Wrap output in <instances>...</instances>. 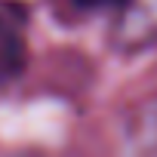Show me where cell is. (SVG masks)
Segmentation results:
<instances>
[{
  "mask_svg": "<svg viewBox=\"0 0 157 157\" xmlns=\"http://www.w3.org/2000/svg\"><path fill=\"white\" fill-rule=\"evenodd\" d=\"M111 46L120 52H145L157 46V0H120L111 10Z\"/></svg>",
  "mask_w": 157,
  "mask_h": 157,
  "instance_id": "obj_1",
  "label": "cell"
},
{
  "mask_svg": "<svg viewBox=\"0 0 157 157\" xmlns=\"http://www.w3.org/2000/svg\"><path fill=\"white\" fill-rule=\"evenodd\" d=\"M28 65V19L19 3L0 0V86L22 77Z\"/></svg>",
  "mask_w": 157,
  "mask_h": 157,
  "instance_id": "obj_2",
  "label": "cell"
},
{
  "mask_svg": "<svg viewBox=\"0 0 157 157\" xmlns=\"http://www.w3.org/2000/svg\"><path fill=\"white\" fill-rule=\"evenodd\" d=\"M120 157H157V96L132 105L120 120Z\"/></svg>",
  "mask_w": 157,
  "mask_h": 157,
  "instance_id": "obj_3",
  "label": "cell"
},
{
  "mask_svg": "<svg viewBox=\"0 0 157 157\" xmlns=\"http://www.w3.org/2000/svg\"><path fill=\"white\" fill-rule=\"evenodd\" d=\"M77 6H83V10H114L120 0H74Z\"/></svg>",
  "mask_w": 157,
  "mask_h": 157,
  "instance_id": "obj_4",
  "label": "cell"
}]
</instances>
